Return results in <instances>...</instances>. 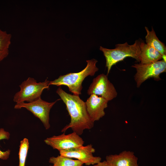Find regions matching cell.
<instances>
[{"label":"cell","mask_w":166,"mask_h":166,"mask_svg":"<svg viewBox=\"0 0 166 166\" xmlns=\"http://www.w3.org/2000/svg\"><path fill=\"white\" fill-rule=\"evenodd\" d=\"M95 149L92 144L59 151L60 155L76 159L86 165H94L101 161L99 156H95Z\"/></svg>","instance_id":"cell-9"},{"label":"cell","mask_w":166,"mask_h":166,"mask_svg":"<svg viewBox=\"0 0 166 166\" xmlns=\"http://www.w3.org/2000/svg\"><path fill=\"white\" fill-rule=\"evenodd\" d=\"M93 166H110L106 160L100 162L93 165Z\"/></svg>","instance_id":"cell-19"},{"label":"cell","mask_w":166,"mask_h":166,"mask_svg":"<svg viewBox=\"0 0 166 166\" xmlns=\"http://www.w3.org/2000/svg\"><path fill=\"white\" fill-rule=\"evenodd\" d=\"M138 159L133 152L126 150L106 157V161L110 166H138Z\"/></svg>","instance_id":"cell-11"},{"label":"cell","mask_w":166,"mask_h":166,"mask_svg":"<svg viewBox=\"0 0 166 166\" xmlns=\"http://www.w3.org/2000/svg\"><path fill=\"white\" fill-rule=\"evenodd\" d=\"M49 82L47 78L43 82L37 83L34 78L29 77L19 85L20 90L14 95V101L29 102L40 98L43 90L49 88Z\"/></svg>","instance_id":"cell-4"},{"label":"cell","mask_w":166,"mask_h":166,"mask_svg":"<svg viewBox=\"0 0 166 166\" xmlns=\"http://www.w3.org/2000/svg\"><path fill=\"white\" fill-rule=\"evenodd\" d=\"M140 42L136 40L132 45H129L126 42L115 45V48L108 49L100 46L106 60L105 67L107 68V75L109 73L112 66L119 61H123L128 57H130L140 62Z\"/></svg>","instance_id":"cell-3"},{"label":"cell","mask_w":166,"mask_h":166,"mask_svg":"<svg viewBox=\"0 0 166 166\" xmlns=\"http://www.w3.org/2000/svg\"><path fill=\"white\" fill-rule=\"evenodd\" d=\"M132 66L136 70L134 78L137 88L150 78H153L157 81L160 80V74L166 71V63L163 60L148 64L136 63Z\"/></svg>","instance_id":"cell-5"},{"label":"cell","mask_w":166,"mask_h":166,"mask_svg":"<svg viewBox=\"0 0 166 166\" xmlns=\"http://www.w3.org/2000/svg\"><path fill=\"white\" fill-rule=\"evenodd\" d=\"M108 101L96 95L91 94L85 102L87 110L92 120L99 121L105 115V109L108 107Z\"/></svg>","instance_id":"cell-10"},{"label":"cell","mask_w":166,"mask_h":166,"mask_svg":"<svg viewBox=\"0 0 166 166\" xmlns=\"http://www.w3.org/2000/svg\"><path fill=\"white\" fill-rule=\"evenodd\" d=\"M162 60L166 62V55H162Z\"/></svg>","instance_id":"cell-20"},{"label":"cell","mask_w":166,"mask_h":166,"mask_svg":"<svg viewBox=\"0 0 166 166\" xmlns=\"http://www.w3.org/2000/svg\"><path fill=\"white\" fill-rule=\"evenodd\" d=\"M49 166H53V165H50Z\"/></svg>","instance_id":"cell-21"},{"label":"cell","mask_w":166,"mask_h":166,"mask_svg":"<svg viewBox=\"0 0 166 166\" xmlns=\"http://www.w3.org/2000/svg\"><path fill=\"white\" fill-rule=\"evenodd\" d=\"M145 28L147 32L145 37L146 44L156 50L162 55H166V46L159 39L153 28L152 27V30L150 31L147 27H145Z\"/></svg>","instance_id":"cell-13"},{"label":"cell","mask_w":166,"mask_h":166,"mask_svg":"<svg viewBox=\"0 0 166 166\" xmlns=\"http://www.w3.org/2000/svg\"><path fill=\"white\" fill-rule=\"evenodd\" d=\"M140 48L141 51L140 63L150 64L160 60L162 59V55L159 52L144 42H140Z\"/></svg>","instance_id":"cell-12"},{"label":"cell","mask_w":166,"mask_h":166,"mask_svg":"<svg viewBox=\"0 0 166 166\" xmlns=\"http://www.w3.org/2000/svg\"><path fill=\"white\" fill-rule=\"evenodd\" d=\"M18 153L19 163L18 166H25V162L28 149L29 142L28 140L24 138L20 141Z\"/></svg>","instance_id":"cell-15"},{"label":"cell","mask_w":166,"mask_h":166,"mask_svg":"<svg viewBox=\"0 0 166 166\" xmlns=\"http://www.w3.org/2000/svg\"><path fill=\"white\" fill-rule=\"evenodd\" d=\"M86 61V67L81 71L61 75L54 80L50 81L49 85L66 86L73 94L79 96L81 94L82 84L84 79L89 76H94L98 70V68L96 66L98 61L97 60L92 59Z\"/></svg>","instance_id":"cell-2"},{"label":"cell","mask_w":166,"mask_h":166,"mask_svg":"<svg viewBox=\"0 0 166 166\" xmlns=\"http://www.w3.org/2000/svg\"><path fill=\"white\" fill-rule=\"evenodd\" d=\"M11 38V34L0 29V50H9Z\"/></svg>","instance_id":"cell-16"},{"label":"cell","mask_w":166,"mask_h":166,"mask_svg":"<svg viewBox=\"0 0 166 166\" xmlns=\"http://www.w3.org/2000/svg\"><path fill=\"white\" fill-rule=\"evenodd\" d=\"M49 162L53 164V166H82L84 164L78 160L60 155L50 157Z\"/></svg>","instance_id":"cell-14"},{"label":"cell","mask_w":166,"mask_h":166,"mask_svg":"<svg viewBox=\"0 0 166 166\" xmlns=\"http://www.w3.org/2000/svg\"><path fill=\"white\" fill-rule=\"evenodd\" d=\"M49 102L42 100L41 98L32 102L17 103L14 108L20 109L23 108L31 112L33 115L38 118L43 123L46 129H49L50 127L49 123V114L50 110L53 106L58 100Z\"/></svg>","instance_id":"cell-6"},{"label":"cell","mask_w":166,"mask_h":166,"mask_svg":"<svg viewBox=\"0 0 166 166\" xmlns=\"http://www.w3.org/2000/svg\"><path fill=\"white\" fill-rule=\"evenodd\" d=\"M89 95L94 94L101 97L108 101L116 98L117 93L107 76L100 74L94 78L87 90Z\"/></svg>","instance_id":"cell-7"},{"label":"cell","mask_w":166,"mask_h":166,"mask_svg":"<svg viewBox=\"0 0 166 166\" xmlns=\"http://www.w3.org/2000/svg\"><path fill=\"white\" fill-rule=\"evenodd\" d=\"M10 133L5 131L3 128H0V140L6 139L8 140L10 137ZM10 151L8 149L6 151H2L0 149V159L2 160H6L9 157Z\"/></svg>","instance_id":"cell-17"},{"label":"cell","mask_w":166,"mask_h":166,"mask_svg":"<svg viewBox=\"0 0 166 166\" xmlns=\"http://www.w3.org/2000/svg\"><path fill=\"white\" fill-rule=\"evenodd\" d=\"M44 141L53 149L59 151L79 147L83 145L84 143L82 138L74 132L68 134L64 132L58 136H53L47 138Z\"/></svg>","instance_id":"cell-8"},{"label":"cell","mask_w":166,"mask_h":166,"mask_svg":"<svg viewBox=\"0 0 166 166\" xmlns=\"http://www.w3.org/2000/svg\"><path fill=\"white\" fill-rule=\"evenodd\" d=\"M56 92L65 104L70 117V122L62 129L61 132H65L71 128L73 132L80 136L85 130H89L93 127L94 122L88 114L85 103L79 96L68 93L61 87Z\"/></svg>","instance_id":"cell-1"},{"label":"cell","mask_w":166,"mask_h":166,"mask_svg":"<svg viewBox=\"0 0 166 166\" xmlns=\"http://www.w3.org/2000/svg\"><path fill=\"white\" fill-rule=\"evenodd\" d=\"M9 50L1 51L0 50V61L6 58L8 55Z\"/></svg>","instance_id":"cell-18"}]
</instances>
